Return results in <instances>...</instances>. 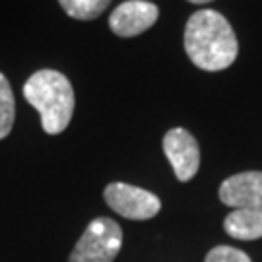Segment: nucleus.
Segmentation results:
<instances>
[{
  "label": "nucleus",
  "instance_id": "obj_1",
  "mask_svg": "<svg viewBox=\"0 0 262 262\" xmlns=\"http://www.w3.org/2000/svg\"><path fill=\"white\" fill-rule=\"evenodd\" d=\"M185 51L194 66L220 72L235 62L239 43L225 16L215 10H198L185 28Z\"/></svg>",
  "mask_w": 262,
  "mask_h": 262
},
{
  "label": "nucleus",
  "instance_id": "obj_11",
  "mask_svg": "<svg viewBox=\"0 0 262 262\" xmlns=\"http://www.w3.org/2000/svg\"><path fill=\"white\" fill-rule=\"evenodd\" d=\"M204 262H253V260L249 258V254L239 251V249L227 247V245H220V247H214L206 254V260Z\"/></svg>",
  "mask_w": 262,
  "mask_h": 262
},
{
  "label": "nucleus",
  "instance_id": "obj_5",
  "mask_svg": "<svg viewBox=\"0 0 262 262\" xmlns=\"http://www.w3.org/2000/svg\"><path fill=\"white\" fill-rule=\"evenodd\" d=\"M163 151L173 167L175 177L187 183L198 173L200 167V148L196 138L187 128H171L163 136Z\"/></svg>",
  "mask_w": 262,
  "mask_h": 262
},
{
  "label": "nucleus",
  "instance_id": "obj_10",
  "mask_svg": "<svg viewBox=\"0 0 262 262\" xmlns=\"http://www.w3.org/2000/svg\"><path fill=\"white\" fill-rule=\"evenodd\" d=\"M16 121V99L8 78L0 72V140L6 138Z\"/></svg>",
  "mask_w": 262,
  "mask_h": 262
},
{
  "label": "nucleus",
  "instance_id": "obj_4",
  "mask_svg": "<svg viewBox=\"0 0 262 262\" xmlns=\"http://www.w3.org/2000/svg\"><path fill=\"white\" fill-rule=\"evenodd\" d=\"M103 196L107 206L126 220H151L161 210V200L154 192L126 183L107 185Z\"/></svg>",
  "mask_w": 262,
  "mask_h": 262
},
{
  "label": "nucleus",
  "instance_id": "obj_8",
  "mask_svg": "<svg viewBox=\"0 0 262 262\" xmlns=\"http://www.w3.org/2000/svg\"><path fill=\"white\" fill-rule=\"evenodd\" d=\"M227 235L241 241H254L262 237V206L260 208H237L224 220Z\"/></svg>",
  "mask_w": 262,
  "mask_h": 262
},
{
  "label": "nucleus",
  "instance_id": "obj_12",
  "mask_svg": "<svg viewBox=\"0 0 262 262\" xmlns=\"http://www.w3.org/2000/svg\"><path fill=\"white\" fill-rule=\"evenodd\" d=\"M188 2H192V4H206V2H212V0H188Z\"/></svg>",
  "mask_w": 262,
  "mask_h": 262
},
{
  "label": "nucleus",
  "instance_id": "obj_7",
  "mask_svg": "<svg viewBox=\"0 0 262 262\" xmlns=\"http://www.w3.org/2000/svg\"><path fill=\"white\" fill-rule=\"evenodd\" d=\"M220 200L231 208L262 206V171H245L225 179L220 187Z\"/></svg>",
  "mask_w": 262,
  "mask_h": 262
},
{
  "label": "nucleus",
  "instance_id": "obj_2",
  "mask_svg": "<svg viewBox=\"0 0 262 262\" xmlns=\"http://www.w3.org/2000/svg\"><path fill=\"white\" fill-rule=\"evenodd\" d=\"M24 97L41 115V124L47 134H60L74 115V90L62 72L51 68L37 70L24 84Z\"/></svg>",
  "mask_w": 262,
  "mask_h": 262
},
{
  "label": "nucleus",
  "instance_id": "obj_6",
  "mask_svg": "<svg viewBox=\"0 0 262 262\" xmlns=\"http://www.w3.org/2000/svg\"><path fill=\"white\" fill-rule=\"evenodd\" d=\"M159 8L148 0H126L113 10L109 26L119 37H136L158 21Z\"/></svg>",
  "mask_w": 262,
  "mask_h": 262
},
{
  "label": "nucleus",
  "instance_id": "obj_3",
  "mask_svg": "<svg viewBox=\"0 0 262 262\" xmlns=\"http://www.w3.org/2000/svg\"><path fill=\"white\" fill-rule=\"evenodd\" d=\"M121 247V225L111 217H95L78 239L68 262H113Z\"/></svg>",
  "mask_w": 262,
  "mask_h": 262
},
{
  "label": "nucleus",
  "instance_id": "obj_9",
  "mask_svg": "<svg viewBox=\"0 0 262 262\" xmlns=\"http://www.w3.org/2000/svg\"><path fill=\"white\" fill-rule=\"evenodd\" d=\"M58 4L70 18L90 21L99 18L111 4V0H58Z\"/></svg>",
  "mask_w": 262,
  "mask_h": 262
}]
</instances>
